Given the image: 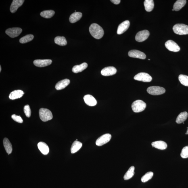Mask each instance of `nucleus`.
I'll list each match as a JSON object with an SVG mask.
<instances>
[{
	"label": "nucleus",
	"instance_id": "1",
	"mask_svg": "<svg viewBox=\"0 0 188 188\" xmlns=\"http://www.w3.org/2000/svg\"><path fill=\"white\" fill-rule=\"evenodd\" d=\"M89 32L91 35L97 39H100L104 35V31L102 28L95 23L90 26Z\"/></svg>",
	"mask_w": 188,
	"mask_h": 188
},
{
	"label": "nucleus",
	"instance_id": "2",
	"mask_svg": "<svg viewBox=\"0 0 188 188\" xmlns=\"http://www.w3.org/2000/svg\"><path fill=\"white\" fill-rule=\"evenodd\" d=\"M39 116L40 119L43 122L52 119L53 115L51 111L47 108H41L39 110Z\"/></svg>",
	"mask_w": 188,
	"mask_h": 188
},
{
	"label": "nucleus",
	"instance_id": "3",
	"mask_svg": "<svg viewBox=\"0 0 188 188\" xmlns=\"http://www.w3.org/2000/svg\"><path fill=\"white\" fill-rule=\"evenodd\" d=\"M146 107V103L142 100H138L134 101L132 104V110L135 113H139L145 110Z\"/></svg>",
	"mask_w": 188,
	"mask_h": 188
},
{
	"label": "nucleus",
	"instance_id": "4",
	"mask_svg": "<svg viewBox=\"0 0 188 188\" xmlns=\"http://www.w3.org/2000/svg\"><path fill=\"white\" fill-rule=\"evenodd\" d=\"M174 32L179 35L188 34V26L184 24H177L173 27Z\"/></svg>",
	"mask_w": 188,
	"mask_h": 188
},
{
	"label": "nucleus",
	"instance_id": "5",
	"mask_svg": "<svg viewBox=\"0 0 188 188\" xmlns=\"http://www.w3.org/2000/svg\"><path fill=\"white\" fill-rule=\"evenodd\" d=\"M147 93L151 95H162L166 92L164 88L158 86H152L147 88Z\"/></svg>",
	"mask_w": 188,
	"mask_h": 188
},
{
	"label": "nucleus",
	"instance_id": "6",
	"mask_svg": "<svg viewBox=\"0 0 188 188\" xmlns=\"http://www.w3.org/2000/svg\"><path fill=\"white\" fill-rule=\"evenodd\" d=\"M134 79L138 81L149 82L151 81L152 77L149 74L146 73L140 72L134 77Z\"/></svg>",
	"mask_w": 188,
	"mask_h": 188
},
{
	"label": "nucleus",
	"instance_id": "7",
	"mask_svg": "<svg viewBox=\"0 0 188 188\" xmlns=\"http://www.w3.org/2000/svg\"><path fill=\"white\" fill-rule=\"evenodd\" d=\"M111 138H112V136L111 134L109 133L104 134L100 136L97 140L95 142L96 145L98 146H101L108 143L110 141Z\"/></svg>",
	"mask_w": 188,
	"mask_h": 188
},
{
	"label": "nucleus",
	"instance_id": "8",
	"mask_svg": "<svg viewBox=\"0 0 188 188\" xmlns=\"http://www.w3.org/2000/svg\"><path fill=\"white\" fill-rule=\"evenodd\" d=\"M22 29L18 27H14L8 29L5 32L7 35L11 38H14L18 37L22 32Z\"/></svg>",
	"mask_w": 188,
	"mask_h": 188
},
{
	"label": "nucleus",
	"instance_id": "9",
	"mask_svg": "<svg viewBox=\"0 0 188 188\" xmlns=\"http://www.w3.org/2000/svg\"><path fill=\"white\" fill-rule=\"evenodd\" d=\"M149 32L148 30H145L138 32L135 37L136 41L141 42L145 41L149 37Z\"/></svg>",
	"mask_w": 188,
	"mask_h": 188
},
{
	"label": "nucleus",
	"instance_id": "10",
	"mask_svg": "<svg viewBox=\"0 0 188 188\" xmlns=\"http://www.w3.org/2000/svg\"><path fill=\"white\" fill-rule=\"evenodd\" d=\"M165 45L166 48L170 51L174 52H177L180 50V47L179 46L172 40H168L166 42Z\"/></svg>",
	"mask_w": 188,
	"mask_h": 188
},
{
	"label": "nucleus",
	"instance_id": "11",
	"mask_svg": "<svg viewBox=\"0 0 188 188\" xmlns=\"http://www.w3.org/2000/svg\"><path fill=\"white\" fill-rule=\"evenodd\" d=\"M128 55L130 57L141 59H145L146 58L145 54L137 50H132L129 51Z\"/></svg>",
	"mask_w": 188,
	"mask_h": 188
},
{
	"label": "nucleus",
	"instance_id": "12",
	"mask_svg": "<svg viewBox=\"0 0 188 188\" xmlns=\"http://www.w3.org/2000/svg\"><path fill=\"white\" fill-rule=\"evenodd\" d=\"M117 70L113 66L107 67L101 70V73L103 76H107L114 75L116 73Z\"/></svg>",
	"mask_w": 188,
	"mask_h": 188
},
{
	"label": "nucleus",
	"instance_id": "13",
	"mask_svg": "<svg viewBox=\"0 0 188 188\" xmlns=\"http://www.w3.org/2000/svg\"><path fill=\"white\" fill-rule=\"evenodd\" d=\"M52 61L50 59H44V60L38 59V60H34L33 63L34 65L36 67H43L49 66L52 64Z\"/></svg>",
	"mask_w": 188,
	"mask_h": 188
},
{
	"label": "nucleus",
	"instance_id": "14",
	"mask_svg": "<svg viewBox=\"0 0 188 188\" xmlns=\"http://www.w3.org/2000/svg\"><path fill=\"white\" fill-rule=\"evenodd\" d=\"M130 25L129 21L126 20L121 24L118 26L117 33L118 34H121L124 33L128 29Z\"/></svg>",
	"mask_w": 188,
	"mask_h": 188
},
{
	"label": "nucleus",
	"instance_id": "15",
	"mask_svg": "<svg viewBox=\"0 0 188 188\" xmlns=\"http://www.w3.org/2000/svg\"><path fill=\"white\" fill-rule=\"evenodd\" d=\"M24 1V0H13L11 5V12L12 13L16 12L19 8L22 6Z\"/></svg>",
	"mask_w": 188,
	"mask_h": 188
},
{
	"label": "nucleus",
	"instance_id": "16",
	"mask_svg": "<svg viewBox=\"0 0 188 188\" xmlns=\"http://www.w3.org/2000/svg\"><path fill=\"white\" fill-rule=\"evenodd\" d=\"M84 100L86 104L89 106H95L97 104L96 100L91 95H87L84 96Z\"/></svg>",
	"mask_w": 188,
	"mask_h": 188
},
{
	"label": "nucleus",
	"instance_id": "17",
	"mask_svg": "<svg viewBox=\"0 0 188 188\" xmlns=\"http://www.w3.org/2000/svg\"><path fill=\"white\" fill-rule=\"evenodd\" d=\"M70 80L68 79H65L59 82L55 86L56 90H61L65 89L70 84Z\"/></svg>",
	"mask_w": 188,
	"mask_h": 188
},
{
	"label": "nucleus",
	"instance_id": "18",
	"mask_svg": "<svg viewBox=\"0 0 188 188\" xmlns=\"http://www.w3.org/2000/svg\"><path fill=\"white\" fill-rule=\"evenodd\" d=\"M24 94V92L21 90H16L11 92L9 94V98L11 100L20 98L22 97Z\"/></svg>",
	"mask_w": 188,
	"mask_h": 188
},
{
	"label": "nucleus",
	"instance_id": "19",
	"mask_svg": "<svg viewBox=\"0 0 188 188\" xmlns=\"http://www.w3.org/2000/svg\"><path fill=\"white\" fill-rule=\"evenodd\" d=\"M37 146L39 151L44 155H47L49 152V148L48 145L43 142H40L38 143Z\"/></svg>",
	"mask_w": 188,
	"mask_h": 188
},
{
	"label": "nucleus",
	"instance_id": "20",
	"mask_svg": "<svg viewBox=\"0 0 188 188\" xmlns=\"http://www.w3.org/2000/svg\"><path fill=\"white\" fill-rule=\"evenodd\" d=\"M152 146L155 148L161 149V150H164L166 149L167 147V145L165 142L162 141H158L153 142L151 143Z\"/></svg>",
	"mask_w": 188,
	"mask_h": 188
},
{
	"label": "nucleus",
	"instance_id": "21",
	"mask_svg": "<svg viewBox=\"0 0 188 188\" xmlns=\"http://www.w3.org/2000/svg\"><path fill=\"white\" fill-rule=\"evenodd\" d=\"M88 65L87 63L84 62L80 65H75L72 68V72L75 73L81 72L87 68Z\"/></svg>",
	"mask_w": 188,
	"mask_h": 188
},
{
	"label": "nucleus",
	"instance_id": "22",
	"mask_svg": "<svg viewBox=\"0 0 188 188\" xmlns=\"http://www.w3.org/2000/svg\"><path fill=\"white\" fill-rule=\"evenodd\" d=\"M82 14L81 12H76L71 15L69 20L70 23H74L79 21L81 18Z\"/></svg>",
	"mask_w": 188,
	"mask_h": 188
},
{
	"label": "nucleus",
	"instance_id": "23",
	"mask_svg": "<svg viewBox=\"0 0 188 188\" xmlns=\"http://www.w3.org/2000/svg\"><path fill=\"white\" fill-rule=\"evenodd\" d=\"M3 145L8 154H11L12 151V147L8 139L5 138L3 140Z\"/></svg>",
	"mask_w": 188,
	"mask_h": 188
},
{
	"label": "nucleus",
	"instance_id": "24",
	"mask_svg": "<svg viewBox=\"0 0 188 188\" xmlns=\"http://www.w3.org/2000/svg\"><path fill=\"white\" fill-rule=\"evenodd\" d=\"M82 146V144L77 141H75L72 143L71 147V152L72 154H74L81 149Z\"/></svg>",
	"mask_w": 188,
	"mask_h": 188
},
{
	"label": "nucleus",
	"instance_id": "25",
	"mask_svg": "<svg viewBox=\"0 0 188 188\" xmlns=\"http://www.w3.org/2000/svg\"><path fill=\"white\" fill-rule=\"evenodd\" d=\"M187 3L186 0H178L174 4L173 9L174 11H178L182 8Z\"/></svg>",
	"mask_w": 188,
	"mask_h": 188
},
{
	"label": "nucleus",
	"instance_id": "26",
	"mask_svg": "<svg viewBox=\"0 0 188 188\" xmlns=\"http://www.w3.org/2000/svg\"><path fill=\"white\" fill-rule=\"evenodd\" d=\"M144 5L146 11L148 12H150L154 8V1L153 0H145L144 2Z\"/></svg>",
	"mask_w": 188,
	"mask_h": 188
},
{
	"label": "nucleus",
	"instance_id": "27",
	"mask_svg": "<svg viewBox=\"0 0 188 188\" xmlns=\"http://www.w3.org/2000/svg\"><path fill=\"white\" fill-rule=\"evenodd\" d=\"M188 116V113L187 112L181 113L177 116L176 122L178 124H181L183 123L187 120Z\"/></svg>",
	"mask_w": 188,
	"mask_h": 188
},
{
	"label": "nucleus",
	"instance_id": "28",
	"mask_svg": "<svg viewBox=\"0 0 188 188\" xmlns=\"http://www.w3.org/2000/svg\"><path fill=\"white\" fill-rule=\"evenodd\" d=\"M55 44L60 46H64L66 45L67 44L66 38L64 36H57L55 38Z\"/></svg>",
	"mask_w": 188,
	"mask_h": 188
},
{
	"label": "nucleus",
	"instance_id": "29",
	"mask_svg": "<svg viewBox=\"0 0 188 188\" xmlns=\"http://www.w3.org/2000/svg\"><path fill=\"white\" fill-rule=\"evenodd\" d=\"M134 170H135V167L131 166L130 167L128 171L124 176V179L125 180H128L133 177L134 174Z\"/></svg>",
	"mask_w": 188,
	"mask_h": 188
},
{
	"label": "nucleus",
	"instance_id": "30",
	"mask_svg": "<svg viewBox=\"0 0 188 188\" xmlns=\"http://www.w3.org/2000/svg\"><path fill=\"white\" fill-rule=\"evenodd\" d=\"M55 14V11L52 10L44 11L40 13L41 17L47 19L51 18Z\"/></svg>",
	"mask_w": 188,
	"mask_h": 188
},
{
	"label": "nucleus",
	"instance_id": "31",
	"mask_svg": "<svg viewBox=\"0 0 188 188\" xmlns=\"http://www.w3.org/2000/svg\"><path fill=\"white\" fill-rule=\"evenodd\" d=\"M34 36L32 34H29L21 38L19 42L21 43L24 44L31 41L34 39Z\"/></svg>",
	"mask_w": 188,
	"mask_h": 188
},
{
	"label": "nucleus",
	"instance_id": "32",
	"mask_svg": "<svg viewBox=\"0 0 188 188\" xmlns=\"http://www.w3.org/2000/svg\"><path fill=\"white\" fill-rule=\"evenodd\" d=\"M178 78L182 85L188 87V76L181 74L179 75Z\"/></svg>",
	"mask_w": 188,
	"mask_h": 188
},
{
	"label": "nucleus",
	"instance_id": "33",
	"mask_svg": "<svg viewBox=\"0 0 188 188\" xmlns=\"http://www.w3.org/2000/svg\"><path fill=\"white\" fill-rule=\"evenodd\" d=\"M153 173L152 172H149L146 174L141 178V181L143 183H145L152 178Z\"/></svg>",
	"mask_w": 188,
	"mask_h": 188
},
{
	"label": "nucleus",
	"instance_id": "34",
	"mask_svg": "<svg viewBox=\"0 0 188 188\" xmlns=\"http://www.w3.org/2000/svg\"><path fill=\"white\" fill-rule=\"evenodd\" d=\"M181 155L182 158H188V146H186L183 148L182 151Z\"/></svg>",
	"mask_w": 188,
	"mask_h": 188
},
{
	"label": "nucleus",
	"instance_id": "35",
	"mask_svg": "<svg viewBox=\"0 0 188 188\" xmlns=\"http://www.w3.org/2000/svg\"><path fill=\"white\" fill-rule=\"evenodd\" d=\"M24 112L26 116L28 118H30L31 114V110L29 105H27L24 107Z\"/></svg>",
	"mask_w": 188,
	"mask_h": 188
},
{
	"label": "nucleus",
	"instance_id": "36",
	"mask_svg": "<svg viewBox=\"0 0 188 188\" xmlns=\"http://www.w3.org/2000/svg\"><path fill=\"white\" fill-rule=\"evenodd\" d=\"M11 118L15 122L19 123H22L23 120L21 117L20 116H17L16 115L13 114L11 116Z\"/></svg>",
	"mask_w": 188,
	"mask_h": 188
},
{
	"label": "nucleus",
	"instance_id": "37",
	"mask_svg": "<svg viewBox=\"0 0 188 188\" xmlns=\"http://www.w3.org/2000/svg\"><path fill=\"white\" fill-rule=\"evenodd\" d=\"M111 1L116 5L118 4L121 2L120 0H111Z\"/></svg>",
	"mask_w": 188,
	"mask_h": 188
},
{
	"label": "nucleus",
	"instance_id": "38",
	"mask_svg": "<svg viewBox=\"0 0 188 188\" xmlns=\"http://www.w3.org/2000/svg\"><path fill=\"white\" fill-rule=\"evenodd\" d=\"M1 66H0V72H1Z\"/></svg>",
	"mask_w": 188,
	"mask_h": 188
},
{
	"label": "nucleus",
	"instance_id": "39",
	"mask_svg": "<svg viewBox=\"0 0 188 188\" xmlns=\"http://www.w3.org/2000/svg\"><path fill=\"white\" fill-rule=\"evenodd\" d=\"M187 135H188V129H187Z\"/></svg>",
	"mask_w": 188,
	"mask_h": 188
},
{
	"label": "nucleus",
	"instance_id": "40",
	"mask_svg": "<svg viewBox=\"0 0 188 188\" xmlns=\"http://www.w3.org/2000/svg\"><path fill=\"white\" fill-rule=\"evenodd\" d=\"M172 11H174V9H172Z\"/></svg>",
	"mask_w": 188,
	"mask_h": 188
},
{
	"label": "nucleus",
	"instance_id": "41",
	"mask_svg": "<svg viewBox=\"0 0 188 188\" xmlns=\"http://www.w3.org/2000/svg\"><path fill=\"white\" fill-rule=\"evenodd\" d=\"M148 60H150V59H148Z\"/></svg>",
	"mask_w": 188,
	"mask_h": 188
},
{
	"label": "nucleus",
	"instance_id": "42",
	"mask_svg": "<svg viewBox=\"0 0 188 188\" xmlns=\"http://www.w3.org/2000/svg\"><path fill=\"white\" fill-rule=\"evenodd\" d=\"M185 134H186V135H187V133H185Z\"/></svg>",
	"mask_w": 188,
	"mask_h": 188
}]
</instances>
